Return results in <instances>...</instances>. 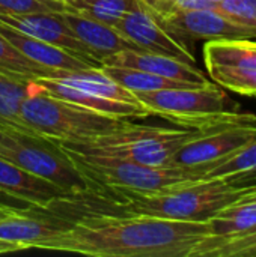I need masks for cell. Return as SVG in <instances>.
<instances>
[{
  "label": "cell",
  "mask_w": 256,
  "mask_h": 257,
  "mask_svg": "<svg viewBox=\"0 0 256 257\" xmlns=\"http://www.w3.org/2000/svg\"><path fill=\"white\" fill-rule=\"evenodd\" d=\"M211 236L210 221L94 214L35 245L100 257H193Z\"/></svg>",
  "instance_id": "6da1fadb"
},
{
  "label": "cell",
  "mask_w": 256,
  "mask_h": 257,
  "mask_svg": "<svg viewBox=\"0 0 256 257\" xmlns=\"http://www.w3.org/2000/svg\"><path fill=\"white\" fill-rule=\"evenodd\" d=\"M256 185H238L229 179H199L170 188L142 193L128 188H112L127 215H149L186 221H208L222 208Z\"/></svg>",
  "instance_id": "7a4b0ae2"
},
{
  "label": "cell",
  "mask_w": 256,
  "mask_h": 257,
  "mask_svg": "<svg viewBox=\"0 0 256 257\" xmlns=\"http://www.w3.org/2000/svg\"><path fill=\"white\" fill-rule=\"evenodd\" d=\"M199 133L201 130L196 128H166L127 122L119 130L106 133L83 143L63 140L54 142L81 154L101 155L145 166H167L174 154Z\"/></svg>",
  "instance_id": "3957f363"
},
{
  "label": "cell",
  "mask_w": 256,
  "mask_h": 257,
  "mask_svg": "<svg viewBox=\"0 0 256 257\" xmlns=\"http://www.w3.org/2000/svg\"><path fill=\"white\" fill-rule=\"evenodd\" d=\"M32 90L20 107L21 119L45 140L83 143L122 128L128 120L103 114L50 96L30 81Z\"/></svg>",
  "instance_id": "277c9868"
},
{
  "label": "cell",
  "mask_w": 256,
  "mask_h": 257,
  "mask_svg": "<svg viewBox=\"0 0 256 257\" xmlns=\"http://www.w3.org/2000/svg\"><path fill=\"white\" fill-rule=\"evenodd\" d=\"M134 95L151 114L170 119L186 128L207 130L223 123L255 119L253 114L241 111L238 104L213 81L204 86L161 89Z\"/></svg>",
  "instance_id": "5b68a950"
},
{
  "label": "cell",
  "mask_w": 256,
  "mask_h": 257,
  "mask_svg": "<svg viewBox=\"0 0 256 257\" xmlns=\"http://www.w3.org/2000/svg\"><path fill=\"white\" fill-rule=\"evenodd\" d=\"M50 143L56 146L74 164V167L89 181H92L100 190L128 188L142 193H154L183 182L201 179L199 170L192 167L175 164L145 166L101 155L81 154L54 140Z\"/></svg>",
  "instance_id": "8992f818"
},
{
  "label": "cell",
  "mask_w": 256,
  "mask_h": 257,
  "mask_svg": "<svg viewBox=\"0 0 256 257\" xmlns=\"http://www.w3.org/2000/svg\"><path fill=\"white\" fill-rule=\"evenodd\" d=\"M0 157L30 175L54 184L72 197L101 193V190L81 175L51 143L14 134L9 136L6 142L0 143Z\"/></svg>",
  "instance_id": "52a82bcc"
},
{
  "label": "cell",
  "mask_w": 256,
  "mask_h": 257,
  "mask_svg": "<svg viewBox=\"0 0 256 257\" xmlns=\"http://www.w3.org/2000/svg\"><path fill=\"white\" fill-rule=\"evenodd\" d=\"M253 137H256V117L201 130L196 137L174 154L169 164L198 169L201 179H204V173L210 167L231 157Z\"/></svg>",
  "instance_id": "ba28073f"
},
{
  "label": "cell",
  "mask_w": 256,
  "mask_h": 257,
  "mask_svg": "<svg viewBox=\"0 0 256 257\" xmlns=\"http://www.w3.org/2000/svg\"><path fill=\"white\" fill-rule=\"evenodd\" d=\"M113 27L142 51L163 54L196 65V59L186 44L175 39L140 0H137Z\"/></svg>",
  "instance_id": "9c48e42d"
},
{
  "label": "cell",
  "mask_w": 256,
  "mask_h": 257,
  "mask_svg": "<svg viewBox=\"0 0 256 257\" xmlns=\"http://www.w3.org/2000/svg\"><path fill=\"white\" fill-rule=\"evenodd\" d=\"M160 24L180 42L192 41H223V39H256V33L241 27L214 8L174 11L163 17H155ZM184 44V42H183Z\"/></svg>",
  "instance_id": "30bf717a"
},
{
  "label": "cell",
  "mask_w": 256,
  "mask_h": 257,
  "mask_svg": "<svg viewBox=\"0 0 256 257\" xmlns=\"http://www.w3.org/2000/svg\"><path fill=\"white\" fill-rule=\"evenodd\" d=\"M0 21L32 36L48 42L54 47L66 50L81 60L88 62L94 68H101V62L97 60L88 47L72 33L68 23L63 18V12H38L24 15H0Z\"/></svg>",
  "instance_id": "8fae6325"
},
{
  "label": "cell",
  "mask_w": 256,
  "mask_h": 257,
  "mask_svg": "<svg viewBox=\"0 0 256 257\" xmlns=\"http://www.w3.org/2000/svg\"><path fill=\"white\" fill-rule=\"evenodd\" d=\"M0 191L26 200L33 206L48 211L54 203L72 200L74 197L54 184L30 175L14 163L0 157Z\"/></svg>",
  "instance_id": "7c38bea8"
},
{
  "label": "cell",
  "mask_w": 256,
  "mask_h": 257,
  "mask_svg": "<svg viewBox=\"0 0 256 257\" xmlns=\"http://www.w3.org/2000/svg\"><path fill=\"white\" fill-rule=\"evenodd\" d=\"M103 65H112V66H125L133 69L146 71L160 77H166L170 80L189 83V84H210L211 80L205 77V74L196 68V65L186 63L183 60L163 56V54H154L146 51H137V50H122L119 53H115L103 60Z\"/></svg>",
  "instance_id": "4fadbf2b"
},
{
  "label": "cell",
  "mask_w": 256,
  "mask_h": 257,
  "mask_svg": "<svg viewBox=\"0 0 256 257\" xmlns=\"http://www.w3.org/2000/svg\"><path fill=\"white\" fill-rule=\"evenodd\" d=\"M35 86L42 90L44 93L81 105L84 108L115 116V117H146L151 116V111L143 107L140 102H125V101H116V99H109L97 95L86 93L77 87L68 86L56 78H38L33 80Z\"/></svg>",
  "instance_id": "5bb4252c"
},
{
  "label": "cell",
  "mask_w": 256,
  "mask_h": 257,
  "mask_svg": "<svg viewBox=\"0 0 256 257\" xmlns=\"http://www.w3.org/2000/svg\"><path fill=\"white\" fill-rule=\"evenodd\" d=\"M63 18L68 23L72 33L88 47L92 56L101 62L115 53L122 50H137L142 51L136 44L125 39L113 26L92 20L89 17L75 14V12H63Z\"/></svg>",
  "instance_id": "9a60e30c"
},
{
  "label": "cell",
  "mask_w": 256,
  "mask_h": 257,
  "mask_svg": "<svg viewBox=\"0 0 256 257\" xmlns=\"http://www.w3.org/2000/svg\"><path fill=\"white\" fill-rule=\"evenodd\" d=\"M0 33L27 59L42 66L57 69V71H75V69L94 68L92 65L74 56L72 53L62 50L59 47H54L41 39L32 38L2 21H0Z\"/></svg>",
  "instance_id": "2e32d148"
},
{
  "label": "cell",
  "mask_w": 256,
  "mask_h": 257,
  "mask_svg": "<svg viewBox=\"0 0 256 257\" xmlns=\"http://www.w3.org/2000/svg\"><path fill=\"white\" fill-rule=\"evenodd\" d=\"M35 211L18 212L5 220H0V239L15 242L23 250L35 248V245L47 238L54 236L59 232L66 230L72 223L63 220L44 218L30 215Z\"/></svg>",
  "instance_id": "e0dca14e"
},
{
  "label": "cell",
  "mask_w": 256,
  "mask_h": 257,
  "mask_svg": "<svg viewBox=\"0 0 256 257\" xmlns=\"http://www.w3.org/2000/svg\"><path fill=\"white\" fill-rule=\"evenodd\" d=\"M30 90V81H21L0 74V128L11 136H24L38 142L50 143L21 119L20 107Z\"/></svg>",
  "instance_id": "ac0fdd59"
},
{
  "label": "cell",
  "mask_w": 256,
  "mask_h": 257,
  "mask_svg": "<svg viewBox=\"0 0 256 257\" xmlns=\"http://www.w3.org/2000/svg\"><path fill=\"white\" fill-rule=\"evenodd\" d=\"M210 221L211 236L235 238L256 227V187L222 208Z\"/></svg>",
  "instance_id": "d6986e66"
},
{
  "label": "cell",
  "mask_w": 256,
  "mask_h": 257,
  "mask_svg": "<svg viewBox=\"0 0 256 257\" xmlns=\"http://www.w3.org/2000/svg\"><path fill=\"white\" fill-rule=\"evenodd\" d=\"M54 78L91 95L116 99V101H125V102H139L133 92H130L128 89L122 87L119 83L112 80L107 74L103 72L101 68L59 71Z\"/></svg>",
  "instance_id": "ffe728a7"
},
{
  "label": "cell",
  "mask_w": 256,
  "mask_h": 257,
  "mask_svg": "<svg viewBox=\"0 0 256 257\" xmlns=\"http://www.w3.org/2000/svg\"><path fill=\"white\" fill-rule=\"evenodd\" d=\"M205 66H234L256 69V41L223 39L207 41L204 45Z\"/></svg>",
  "instance_id": "44dd1931"
},
{
  "label": "cell",
  "mask_w": 256,
  "mask_h": 257,
  "mask_svg": "<svg viewBox=\"0 0 256 257\" xmlns=\"http://www.w3.org/2000/svg\"><path fill=\"white\" fill-rule=\"evenodd\" d=\"M253 178H256V137L204 173V179H229L238 185H246Z\"/></svg>",
  "instance_id": "7402d4cb"
},
{
  "label": "cell",
  "mask_w": 256,
  "mask_h": 257,
  "mask_svg": "<svg viewBox=\"0 0 256 257\" xmlns=\"http://www.w3.org/2000/svg\"><path fill=\"white\" fill-rule=\"evenodd\" d=\"M103 72L107 74L112 80L119 83L122 87L128 89L133 93H142V92H154L161 89H178V87H193L198 84H189L177 80H170L166 77H160L146 71L125 68V66H112V65H103Z\"/></svg>",
  "instance_id": "603a6c76"
},
{
  "label": "cell",
  "mask_w": 256,
  "mask_h": 257,
  "mask_svg": "<svg viewBox=\"0 0 256 257\" xmlns=\"http://www.w3.org/2000/svg\"><path fill=\"white\" fill-rule=\"evenodd\" d=\"M57 72V69L42 66L27 59L0 33V74L21 81H33L38 78H54Z\"/></svg>",
  "instance_id": "cb8c5ba5"
},
{
  "label": "cell",
  "mask_w": 256,
  "mask_h": 257,
  "mask_svg": "<svg viewBox=\"0 0 256 257\" xmlns=\"http://www.w3.org/2000/svg\"><path fill=\"white\" fill-rule=\"evenodd\" d=\"M137 0H69L68 12H75L92 20L115 26Z\"/></svg>",
  "instance_id": "d4e9b609"
},
{
  "label": "cell",
  "mask_w": 256,
  "mask_h": 257,
  "mask_svg": "<svg viewBox=\"0 0 256 257\" xmlns=\"http://www.w3.org/2000/svg\"><path fill=\"white\" fill-rule=\"evenodd\" d=\"M195 257H256V238H207Z\"/></svg>",
  "instance_id": "484cf974"
},
{
  "label": "cell",
  "mask_w": 256,
  "mask_h": 257,
  "mask_svg": "<svg viewBox=\"0 0 256 257\" xmlns=\"http://www.w3.org/2000/svg\"><path fill=\"white\" fill-rule=\"evenodd\" d=\"M211 80L220 87L256 98V69L234 66H207Z\"/></svg>",
  "instance_id": "4316f807"
},
{
  "label": "cell",
  "mask_w": 256,
  "mask_h": 257,
  "mask_svg": "<svg viewBox=\"0 0 256 257\" xmlns=\"http://www.w3.org/2000/svg\"><path fill=\"white\" fill-rule=\"evenodd\" d=\"M62 0H0V15H24L38 12H66Z\"/></svg>",
  "instance_id": "83f0119b"
},
{
  "label": "cell",
  "mask_w": 256,
  "mask_h": 257,
  "mask_svg": "<svg viewBox=\"0 0 256 257\" xmlns=\"http://www.w3.org/2000/svg\"><path fill=\"white\" fill-rule=\"evenodd\" d=\"M214 9L229 21L256 33V0H223Z\"/></svg>",
  "instance_id": "f1b7e54d"
},
{
  "label": "cell",
  "mask_w": 256,
  "mask_h": 257,
  "mask_svg": "<svg viewBox=\"0 0 256 257\" xmlns=\"http://www.w3.org/2000/svg\"><path fill=\"white\" fill-rule=\"evenodd\" d=\"M155 17H163L174 11L175 0H140Z\"/></svg>",
  "instance_id": "f546056e"
},
{
  "label": "cell",
  "mask_w": 256,
  "mask_h": 257,
  "mask_svg": "<svg viewBox=\"0 0 256 257\" xmlns=\"http://www.w3.org/2000/svg\"><path fill=\"white\" fill-rule=\"evenodd\" d=\"M0 205L11 206V208H17V209H21V211H35V209H38L32 203H29L26 200H21V199H17V197L8 194L5 191H0Z\"/></svg>",
  "instance_id": "4dcf8cb0"
},
{
  "label": "cell",
  "mask_w": 256,
  "mask_h": 257,
  "mask_svg": "<svg viewBox=\"0 0 256 257\" xmlns=\"http://www.w3.org/2000/svg\"><path fill=\"white\" fill-rule=\"evenodd\" d=\"M18 250H23L18 244L0 239V254H5V253H14V251H18Z\"/></svg>",
  "instance_id": "1f68e13d"
},
{
  "label": "cell",
  "mask_w": 256,
  "mask_h": 257,
  "mask_svg": "<svg viewBox=\"0 0 256 257\" xmlns=\"http://www.w3.org/2000/svg\"><path fill=\"white\" fill-rule=\"evenodd\" d=\"M36 211V209H35ZM18 212H29V211H21V209H17V208H11V206H3L0 205V220H5L14 214H18Z\"/></svg>",
  "instance_id": "d6a6232c"
},
{
  "label": "cell",
  "mask_w": 256,
  "mask_h": 257,
  "mask_svg": "<svg viewBox=\"0 0 256 257\" xmlns=\"http://www.w3.org/2000/svg\"><path fill=\"white\" fill-rule=\"evenodd\" d=\"M9 136H11V134H8L6 131H3V130L0 128V143H3V142H6V140L9 139Z\"/></svg>",
  "instance_id": "836d02e7"
},
{
  "label": "cell",
  "mask_w": 256,
  "mask_h": 257,
  "mask_svg": "<svg viewBox=\"0 0 256 257\" xmlns=\"http://www.w3.org/2000/svg\"><path fill=\"white\" fill-rule=\"evenodd\" d=\"M205 2H208V3H210V5H211L213 8H216V6H217L219 3H222L223 0H205Z\"/></svg>",
  "instance_id": "e575fe53"
},
{
  "label": "cell",
  "mask_w": 256,
  "mask_h": 257,
  "mask_svg": "<svg viewBox=\"0 0 256 257\" xmlns=\"http://www.w3.org/2000/svg\"><path fill=\"white\" fill-rule=\"evenodd\" d=\"M247 185H256V178H255V179H253V181H250V182H249Z\"/></svg>",
  "instance_id": "d590c367"
},
{
  "label": "cell",
  "mask_w": 256,
  "mask_h": 257,
  "mask_svg": "<svg viewBox=\"0 0 256 257\" xmlns=\"http://www.w3.org/2000/svg\"><path fill=\"white\" fill-rule=\"evenodd\" d=\"M253 179H255V178H253ZM253 179H250V181H253ZM250 181H247V182H246V185H247V184H249V182H250Z\"/></svg>",
  "instance_id": "8d00e7d4"
},
{
  "label": "cell",
  "mask_w": 256,
  "mask_h": 257,
  "mask_svg": "<svg viewBox=\"0 0 256 257\" xmlns=\"http://www.w3.org/2000/svg\"><path fill=\"white\" fill-rule=\"evenodd\" d=\"M62 2H65V3H66V2H69V0H62Z\"/></svg>",
  "instance_id": "74e56055"
}]
</instances>
